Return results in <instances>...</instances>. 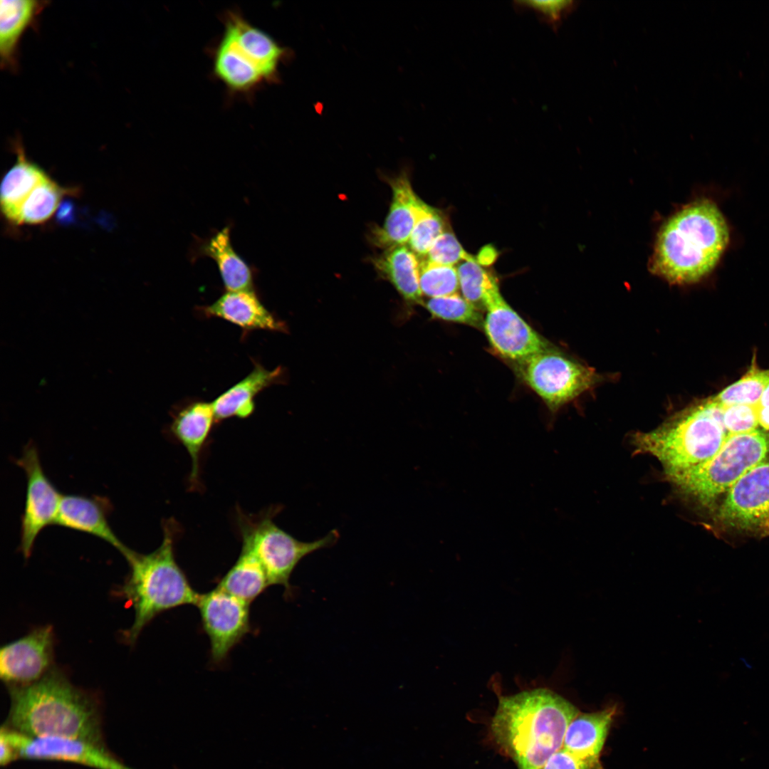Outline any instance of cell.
<instances>
[{
	"label": "cell",
	"instance_id": "cell-34",
	"mask_svg": "<svg viewBox=\"0 0 769 769\" xmlns=\"http://www.w3.org/2000/svg\"><path fill=\"white\" fill-rule=\"evenodd\" d=\"M723 421L728 434L755 431L759 424L757 406L733 404L723 407Z\"/></svg>",
	"mask_w": 769,
	"mask_h": 769
},
{
	"label": "cell",
	"instance_id": "cell-3",
	"mask_svg": "<svg viewBox=\"0 0 769 769\" xmlns=\"http://www.w3.org/2000/svg\"><path fill=\"white\" fill-rule=\"evenodd\" d=\"M163 539L153 552L142 554L128 548L122 555L130 571L115 595L126 600L134 610V621L121 632L123 642L132 646L140 634L157 616L172 609L196 605L199 595L178 565L174 554L182 528L174 519L162 523Z\"/></svg>",
	"mask_w": 769,
	"mask_h": 769
},
{
	"label": "cell",
	"instance_id": "cell-22",
	"mask_svg": "<svg viewBox=\"0 0 769 769\" xmlns=\"http://www.w3.org/2000/svg\"><path fill=\"white\" fill-rule=\"evenodd\" d=\"M197 252L216 263L226 291L255 290L253 271L234 250L229 226L203 241Z\"/></svg>",
	"mask_w": 769,
	"mask_h": 769
},
{
	"label": "cell",
	"instance_id": "cell-4",
	"mask_svg": "<svg viewBox=\"0 0 769 769\" xmlns=\"http://www.w3.org/2000/svg\"><path fill=\"white\" fill-rule=\"evenodd\" d=\"M728 240V227L717 206L708 200L696 202L662 227L651 268L672 283L696 282L714 268Z\"/></svg>",
	"mask_w": 769,
	"mask_h": 769
},
{
	"label": "cell",
	"instance_id": "cell-18",
	"mask_svg": "<svg viewBox=\"0 0 769 769\" xmlns=\"http://www.w3.org/2000/svg\"><path fill=\"white\" fill-rule=\"evenodd\" d=\"M389 183L392 199L388 214L381 226L372 229L370 237L376 246L386 249L409 241L424 203L414 192L405 173Z\"/></svg>",
	"mask_w": 769,
	"mask_h": 769
},
{
	"label": "cell",
	"instance_id": "cell-24",
	"mask_svg": "<svg viewBox=\"0 0 769 769\" xmlns=\"http://www.w3.org/2000/svg\"><path fill=\"white\" fill-rule=\"evenodd\" d=\"M373 263L382 276L394 286L407 304H422L419 262L410 249L405 246L387 249L374 258Z\"/></svg>",
	"mask_w": 769,
	"mask_h": 769
},
{
	"label": "cell",
	"instance_id": "cell-21",
	"mask_svg": "<svg viewBox=\"0 0 769 769\" xmlns=\"http://www.w3.org/2000/svg\"><path fill=\"white\" fill-rule=\"evenodd\" d=\"M616 713L614 706L596 712L579 713L567 728L563 748L596 769H602L600 754Z\"/></svg>",
	"mask_w": 769,
	"mask_h": 769
},
{
	"label": "cell",
	"instance_id": "cell-17",
	"mask_svg": "<svg viewBox=\"0 0 769 769\" xmlns=\"http://www.w3.org/2000/svg\"><path fill=\"white\" fill-rule=\"evenodd\" d=\"M223 23V33L231 38L247 58L266 72L272 83H278L279 67L290 58L291 51L247 21L238 11H226Z\"/></svg>",
	"mask_w": 769,
	"mask_h": 769
},
{
	"label": "cell",
	"instance_id": "cell-10",
	"mask_svg": "<svg viewBox=\"0 0 769 769\" xmlns=\"http://www.w3.org/2000/svg\"><path fill=\"white\" fill-rule=\"evenodd\" d=\"M0 735L14 747L18 759L62 761L93 769H133L105 744L63 737H29L6 725L1 727Z\"/></svg>",
	"mask_w": 769,
	"mask_h": 769
},
{
	"label": "cell",
	"instance_id": "cell-8",
	"mask_svg": "<svg viewBox=\"0 0 769 769\" xmlns=\"http://www.w3.org/2000/svg\"><path fill=\"white\" fill-rule=\"evenodd\" d=\"M516 364L523 381L553 412L603 380L593 368L551 347Z\"/></svg>",
	"mask_w": 769,
	"mask_h": 769
},
{
	"label": "cell",
	"instance_id": "cell-20",
	"mask_svg": "<svg viewBox=\"0 0 769 769\" xmlns=\"http://www.w3.org/2000/svg\"><path fill=\"white\" fill-rule=\"evenodd\" d=\"M109 509V502L103 498L63 495L55 524L100 538L122 555L129 548L112 530Z\"/></svg>",
	"mask_w": 769,
	"mask_h": 769
},
{
	"label": "cell",
	"instance_id": "cell-39",
	"mask_svg": "<svg viewBox=\"0 0 769 769\" xmlns=\"http://www.w3.org/2000/svg\"><path fill=\"white\" fill-rule=\"evenodd\" d=\"M18 760L16 753L11 743L0 735V764L6 766Z\"/></svg>",
	"mask_w": 769,
	"mask_h": 769
},
{
	"label": "cell",
	"instance_id": "cell-33",
	"mask_svg": "<svg viewBox=\"0 0 769 769\" xmlns=\"http://www.w3.org/2000/svg\"><path fill=\"white\" fill-rule=\"evenodd\" d=\"M444 227L439 211L424 203L409 240V249L419 256L427 255Z\"/></svg>",
	"mask_w": 769,
	"mask_h": 769
},
{
	"label": "cell",
	"instance_id": "cell-12",
	"mask_svg": "<svg viewBox=\"0 0 769 769\" xmlns=\"http://www.w3.org/2000/svg\"><path fill=\"white\" fill-rule=\"evenodd\" d=\"M16 463L23 469L27 480L20 545L21 551L27 559L40 533L56 523L63 495L46 475L33 444L26 446Z\"/></svg>",
	"mask_w": 769,
	"mask_h": 769
},
{
	"label": "cell",
	"instance_id": "cell-38",
	"mask_svg": "<svg viewBox=\"0 0 769 769\" xmlns=\"http://www.w3.org/2000/svg\"><path fill=\"white\" fill-rule=\"evenodd\" d=\"M757 411L759 424L763 429L769 430V382L757 406Z\"/></svg>",
	"mask_w": 769,
	"mask_h": 769
},
{
	"label": "cell",
	"instance_id": "cell-19",
	"mask_svg": "<svg viewBox=\"0 0 769 769\" xmlns=\"http://www.w3.org/2000/svg\"><path fill=\"white\" fill-rule=\"evenodd\" d=\"M253 370L242 380L219 394L212 402L217 424L230 418L246 419L256 409L255 399L268 387L283 383L285 370L278 366L269 370L252 359Z\"/></svg>",
	"mask_w": 769,
	"mask_h": 769
},
{
	"label": "cell",
	"instance_id": "cell-5",
	"mask_svg": "<svg viewBox=\"0 0 769 769\" xmlns=\"http://www.w3.org/2000/svg\"><path fill=\"white\" fill-rule=\"evenodd\" d=\"M728 435L723 407L712 397L677 412L654 430L634 434L632 444L638 452L654 456L668 477L712 458Z\"/></svg>",
	"mask_w": 769,
	"mask_h": 769
},
{
	"label": "cell",
	"instance_id": "cell-26",
	"mask_svg": "<svg viewBox=\"0 0 769 769\" xmlns=\"http://www.w3.org/2000/svg\"><path fill=\"white\" fill-rule=\"evenodd\" d=\"M43 7L38 1H1L0 54L2 66L12 68L16 65L19 43Z\"/></svg>",
	"mask_w": 769,
	"mask_h": 769
},
{
	"label": "cell",
	"instance_id": "cell-28",
	"mask_svg": "<svg viewBox=\"0 0 769 769\" xmlns=\"http://www.w3.org/2000/svg\"><path fill=\"white\" fill-rule=\"evenodd\" d=\"M68 192L46 177L23 203L19 224H37L47 221L57 209L62 197Z\"/></svg>",
	"mask_w": 769,
	"mask_h": 769
},
{
	"label": "cell",
	"instance_id": "cell-27",
	"mask_svg": "<svg viewBox=\"0 0 769 769\" xmlns=\"http://www.w3.org/2000/svg\"><path fill=\"white\" fill-rule=\"evenodd\" d=\"M268 586L261 563L251 548L242 543L239 558L216 587L251 605Z\"/></svg>",
	"mask_w": 769,
	"mask_h": 769
},
{
	"label": "cell",
	"instance_id": "cell-13",
	"mask_svg": "<svg viewBox=\"0 0 769 769\" xmlns=\"http://www.w3.org/2000/svg\"><path fill=\"white\" fill-rule=\"evenodd\" d=\"M55 634L50 624L33 628L1 648L0 676L6 688L33 684L54 665Z\"/></svg>",
	"mask_w": 769,
	"mask_h": 769
},
{
	"label": "cell",
	"instance_id": "cell-11",
	"mask_svg": "<svg viewBox=\"0 0 769 769\" xmlns=\"http://www.w3.org/2000/svg\"><path fill=\"white\" fill-rule=\"evenodd\" d=\"M196 605L209 639L211 659L221 664L251 631L250 604L216 587L200 594Z\"/></svg>",
	"mask_w": 769,
	"mask_h": 769
},
{
	"label": "cell",
	"instance_id": "cell-31",
	"mask_svg": "<svg viewBox=\"0 0 769 769\" xmlns=\"http://www.w3.org/2000/svg\"><path fill=\"white\" fill-rule=\"evenodd\" d=\"M419 286L423 295L438 298L449 295L459 288L457 269L427 259L419 263Z\"/></svg>",
	"mask_w": 769,
	"mask_h": 769
},
{
	"label": "cell",
	"instance_id": "cell-23",
	"mask_svg": "<svg viewBox=\"0 0 769 769\" xmlns=\"http://www.w3.org/2000/svg\"><path fill=\"white\" fill-rule=\"evenodd\" d=\"M211 53L214 75L230 93L250 96L269 84L263 73L241 58L222 37Z\"/></svg>",
	"mask_w": 769,
	"mask_h": 769
},
{
	"label": "cell",
	"instance_id": "cell-1",
	"mask_svg": "<svg viewBox=\"0 0 769 769\" xmlns=\"http://www.w3.org/2000/svg\"><path fill=\"white\" fill-rule=\"evenodd\" d=\"M5 725L29 737H63L105 744L98 696L71 683L55 666L39 681L7 689Z\"/></svg>",
	"mask_w": 769,
	"mask_h": 769
},
{
	"label": "cell",
	"instance_id": "cell-2",
	"mask_svg": "<svg viewBox=\"0 0 769 769\" xmlns=\"http://www.w3.org/2000/svg\"><path fill=\"white\" fill-rule=\"evenodd\" d=\"M580 711L548 689L501 696L491 720L492 737L518 769H543L563 748L567 728Z\"/></svg>",
	"mask_w": 769,
	"mask_h": 769
},
{
	"label": "cell",
	"instance_id": "cell-37",
	"mask_svg": "<svg viewBox=\"0 0 769 769\" xmlns=\"http://www.w3.org/2000/svg\"><path fill=\"white\" fill-rule=\"evenodd\" d=\"M543 769H596L563 748L555 753L546 762Z\"/></svg>",
	"mask_w": 769,
	"mask_h": 769
},
{
	"label": "cell",
	"instance_id": "cell-25",
	"mask_svg": "<svg viewBox=\"0 0 769 769\" xmlns=\"http://www.w3.org/2000/svg\"><path fill=\"white\" fill-rule=\"evenodd\" d=\"M17 160L4 177L0 191L2 213L10 222L19 224L20 209L46 173L28 160L21 147H17Z\"/></svg>",
	"mask_w": 769,
	"mask_h": 769
},
{
	"label": "cell",
	"instance_id": "cell-30",
	"mask_svg": "<svg viewBox=\"0 0 769 769\" xmlns=\"http://www.w3.org/2000/svg\"><path fill=\"white\" fill-rule=\"evenodd\" d=\"M422 305L432 318L481 328L483 318L479 309L455 293L449 295L429 298Z\"/></svg>",
	"mask_w": 769,
	"mask_h": 769
},
{
	"label": "cell",
	"instance_id": "cell-32",
	"mask_svg": "<svg viewBox=\"0 0 769 769\" xmlns=\"http://www.w3.org/2000/svg\"><path fill=\"white\" fill-rule=\"evenodd\" d=\"M463 297L478 309L483 308L487 291L498 285L495 277L483 269L473 257L456 268Z\"/></svg>",
	"mask_w": 769,
	"mask_h": 769
},
{
	"label": "cell",
	"instance_id": "cell-35",
	"mask_svg": "<svg viewBox=\"0 0 769 769\" xmlns=\"http://www.w3.org/2000/svg\"><path fill=\"white\" fill-rule=\"evenodd\" d=\"M471 258L452 233L444 232L432 245L426 259L435 263L454 266Z\"/></svg>",
	"mask_w": 769,
	"mask_h": 769
},
{
	"label": "cell",
	"instance_id": "cell-15",
	"mask_svg": "<svg viewBox=\"0 0 769 769\" xmlns=\"http://www.w3.org/2000/svg\"><path fill=\"white\" fill-rule=\"evenodd\" d=\"M170 415L169 434L185 448L191 458L189 488L200 491L202 459L217 424L212 404L199 398L185 399L172 407Z\"/></svg>",
	"mask_w": 769,
	"mask_h": 769
},
{
	"label": "cell",
	"instance_id": "cell-16",
	"mask_svg": "<svg viewBox=\"0 0 769 769\" xmlns=\"http://www.w3.org/2000/svg\"><path fill=\"white\" fill-rule=\"evenodd\" d=\"M199 316L220 318L234 324L243 337L254 330L287 332L286 323L269 311L255 290L226 291L209 305L196 308Z\"/></svg>",
	"mask_w": 769,
	"mask_h": 769
},
{
	"label": "cell",
	"instance_id": "cell-6",
	"mask_svg": "<svg viewBox=\"0 0 769 769\" xmlns=\"http://www.w3.org/2000/svg\"><path fill=\"white\" fill-rule=\"evenodd\" d=\"M768 451V438L758 429L728 434L712 458L666 478L681 495L709 505L748 471L763 462Z\"/></svg>",
	"mask_w": 769,
	"mask_h": 769
},
{
	"label": "cell",
	"instance_id": "cell-7",
	"mask_svg": "<svg viewBox=\"0 0 769 769\" xmlns=\"http://www.w3.org/2000/svg\"><path fill=\"white\" fill-rule=\"evenodd\" d=\"M281 507H270L258 515H246L238 508L237 519L242 543L247 544L261 563L269 585H280L286 596L291 597V576L300 561L315 551L334 545L340 538L338 530L312 542H303L278 527L274 516Z\"/></svg>",
	"mask_w": 769,
	"mask_h": 769
},
{
	"label": "cell",
	"instance_id": "cell-29",
	"mask_svg": "<svg viewBox=\"0 0 769 769\" xmlns=\"http://www.w3.org/2000/svg\"><path fill=\"white\" fill-rule=\"evenodd\" d=\"M768 382L769 370L760 369L753 364L739 380L713 398L722 407L733 404L758 406Z\"/></svg>",
	"mask_w": 769,
	"mask_h": 769
},
{
	"label": "cell",
	"instance_id": "cell-9",
	"mask_svg": "<svg viewBox=\"0 0 769 769\" xmlns=\"http://www.w3.org/2000/svg\"><path fill=\"white\" fill-rule=\"evenodd\" d=\"M483 308L486 335L493 349L503 358L516 363L550 347L505 300L498 285L486 292Z\"/></svg>",
	"mask_w": 769,
	"mask_h": 769
},
{
	"label": "cell",
	"instance_id": "cell-36",
	"mask_svg": "<svg viewBox=\"0 0 769 769\" xmlns=\"http://www.w3.org/2000/svg\"><path fill=\"white\" fill-rule=\"evenodd\" d=\"M527 6L533 8L539 12L545 19L553 23H558L573 7L574 1H528Z\"/></svg>",
	"mask_w": 769,
	"mask_h": 769
},
{
	"label": "cell",
	"instance_id": "cell-14",
	"mask_svg": "<svg viewBox=\"0 0 769 769\" xmlns=\"http://www.w3.org/2000/svg\"><path fill=\"white\" fill-rule=\"evenodd\" d=\"M718 517L729 526L769 535V462L750 469L727 491Z\"/></svg>",
	"mask_w": 769,
	"mask_h": 769
},
{
	"label": "cell",
	"instance_id": "cell-40",
	"mask_svg": "<svg viewBox=\"0 0 769 769\" xmlns=\"http://www.w3.org/2000/svg\"><path fill=\"white\" fill-rule=\"evenodd\" d=\"M496 258V251L491 246L483 247L478 255L477 261L481 265L488 266L491 264Z\"/></svg>",
	"mask_w": 769,
	"mask_h": 769
}]
</instances>
